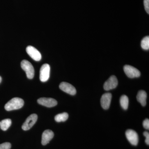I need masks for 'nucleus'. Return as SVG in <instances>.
I'll return each instance as SVG.
<instances>
[{"instance_id":"1","label":"nucleus","mask_w":149,"mask_h":149,"mask_svg":"<svg viewBox=\"0 0 149 149\" xmlns=\"http://www.w3.org/2000/svg\"><path fill=\"white\" fill-rule=\"evenodd\" d=\"M24 104V102L22 99L15 97L6 104L5 109L8 111L19 109L23 106Z\"/></svg>"},{"instance_id":"11","label":"nucleus","mask_w":149,"mask_h":149,"mask_svg":"<svg viewBox=\"0 0 149 149\" xmlns=\"http://www.w3.org/2000/svg\"><path fill=\"white\" fill-rule=\"evenodd\" d=\"M111 98V94L110 93H105L102 96L101 99V104L104 109H108L109 108Z\"/></svg>"},{"instance_id":"14","label":"nucleus","mask_w":149,"mask_h":149,"mask_svg":"<svg viewBox=\"0 0 149 149\" xmlns=\"http://www.w3.org/2000/svg\"><path fill=\"white\" fill-rule=\"evenodd\" d=\"M12 121L10 119H4L0 122V128L4 131L7 130L11 125Z\"/></svg>"},{"instance_id":"3","label":"nucleus","mask_w":149,"mask_h":149,"mask_svg":"<svg viewBox=\"0 0 149 149\" xmlns=\"http://www.w3.org/2000/svg\"><path fill=\"white\" fill-rule=\"evenodd\" d=\"M124 72L129 78H133L139 77L141 72L136 68L130 65H125L123 68Z\"/></svg>"},{"instance_id":"2","label":"nucleus","mask_w":149,"mask_h":149,"mask_svg":"<svg viewBox=\"0 0 149 149\" xmlns=\"http://www.w3.org/2000/svg\"><path fill=\"white\" fill-rule=\"evenodd\" d=\"M22 69L26 72L27 78L32 79L35 75V70L32 64L28 61L24 60L21 63Z\"/></svg>"},{"instance_id":"10","label":"nucleus","mask_w":149,"mask_h":149,"mask_svg":"<svg viewBox=\"0 0 149 149\" xmlns=\"http://www.w3.org/2000/svg\"><path fill=\"white\" fill-rule=\"evenodd\" d=\"M37 102L40 105L49 108L56 106L57 104V101L51 98H40L37 100Z\"/></svg>"},{"instance_id":"15","label":"nucleus","mask_w":149,"mask_h":149,"mask_svg":"<svg viewBox=\"0 0 149 149\" xmlns=\"http://www.w3.org/2000/svg\"><path fill=\"white\" fill-rule=\"evenodd\" d=\"M68 118V113L66 112H64L57 115L54 118L56 122H61L66 121Z\"/></svg>"},{"instance_id":"19","label":"nucleus","mask_w":149,"mask_h":149,"mask_svg":"<svg viewBox=\"0 0 149 149\" xmlns=\"http://www.w3.org/2000/svg\"><path fill=\"white\" fill-rule=\"evenodd\" d=\"M145 10L148 14H149V0H144Z\"/></svg>"},{"instance_id":"4","label":"nucleus","mask_w":149,"mask_h":149,"mask_svg":"<svg viewBox=\"0 0 149 149\" xmlns=\"http://www.w3.org/2000/svg\"><path fill=\"white\" fill-rule=\"evenodd\" d=\"M50 67L49 64L46 63L43 65L40 70V80L42 82H47L50 77Z\"/></svg>"},{"instance_id":"16","label":"nucleus","mask_w":149,"mask_h":149,"mask_svg":"<svg viewBox=\"0 0 149 149\" xmlns=\"http://www.w3.org/2000/svg\"><path fill=\"white\" fill-rule=\"evenodd\" d=\"M120 104L123 109L126 110L128 108L129 100L128 97L125 95L121 96L120 98Z\"/></svg>"},{"instance_id":"20","label":"nucleus","mask_w":149,"mask_h":149,"mask_svg":"<svg viewBox=\"0 0 149 149\" xmlns=\"http://www.w3.org/2000/svg\"><path fill=\"white\" fill-rule=\"evenodd\" d=\"M143 126L144 128H146L147 130H149V120L148 118L145 119L143 122Z\"/></svg>"},{"instance_id":"17","label":"nucleus","mask_w":149,"mask_h":149,"mask_svg":"<svg viewBox=\"0 0 149 149\" xmlns=\"http://www.w3.org/2000/svg\"><path fill=\"white\" fill-rule=\"evenodd\" d=\"M141 46L142 49L146 50L149 49V37L146 36L143 38L141 41Z\"/></svg>"},{"instance_id":"8","label":"nucleus","mask_w":149,"mask_h":149,"mask_svg":"<svg viewBox=\"0 0 149 149\" xmlns=\"http://www.w3.org/2000/svg\"><path fill=\"white\" fill-rule=\"evenodd\" d=\"M118 82L117 78L112 75L106 81L104 85V88L105 91H109L115 89L117 87Z\"/></svg>"},{"instance_id":"18","label":"nucleus","mask_w":149,"mask_h":149,"mask_svg":"<svg viewBox=\"0 0 149 149\" xmlns=\"http://www.w3.org/2000/svg\"><path fill=\"white\" fill-rule=\"evenodd\" d=\"M11 147L10 143L8 142L0 144V149H10Z\"/></svg>"},{"instance_id":"21","label":"nucleus","mask_w":149,"mask_h":149,"mask_svg":"<svg viewBox=\"0 0 149 149\" xmlns=\"http://www.w3.org/2000/svg\"><path fill=\"white\" fill-rule=\"evenodd\" d=\"M143 135L144 136L146 137V140H145V142H146V143L147 145H149V132H147V131H146V132H144L143 133Z\"/></svg>"},{"instance_id":"22","label":"nucleus","mask_w":149,"mask_h":149,"mask_svg":"<svg viewBox=\"0 0 149 149\" xmlns=\"http://www.w3.org/2000/svg\"><path fill=\"white\" fill-rule=\"evenodd\" d=\"M1 81H2V78H1V76H0V83H1Z\"/></svg>"},{"instance_id":"6","label":"nucleus","mask_w":149,"mask_h":149,"mask_svg":"<svg viewBox=\"0 0 149 149\" xmlns=\"http://www.w3.org/2000/svg\"><path fill=\"white\" fill-rule=\"evenodd\" d=\"M125 136L130 144L135 146L138 145L139 143V136L136 131L131 129H129L125 132Z\"/></svg>"},{"instance_id":"5","label":"nucleus","mask_w":149,"mask_h":149,"mask_svg":"<svg viewBox=\"0 0 149 149\" xmlns=\"http://www.w3.org/2000/svg\"><path fill=\"white\" fill-rule=\"evenodd\" d=\"M26 52L29 56L35 61H40L42 59V55L40 52L32 46H28L26 48Z\"/></svg>"},{"instance_id":"12","label":"nucleus","mask_w":149,"mask_h":149,"mask_svg":"<svg viewBox=\"0 0 149 149\" xmlns=\"http://www.w3.org/2000/svg\"><path fill=\"white\" fill-rule=\"evenodd\" d=\"M54 133L52 130H47L43 132L42 135V143L43 146H45L53 138Z\"/></svg>"},{"instance_id":"9","label":"nucleus","mask_w":149,"mask_h":149,"mask_svg":"<svg viewBox=\"0 0 149 149\" xmlns=\"http://www.w3.org/2000/svg\"><path fill=\"white\" fill-rule=\"evenodd\" d=\"M59 88L61 91L69 95H74L76 94V90L74 86L66 82H62L59 85Z\"/></svg>"},{"instance_id":"7","label":"nucleus","mask_w":149,"mask_h":149,"mask_svg":"<svg viewBox=\"0 0 149 149\" xmlns=\"http://www.w3.org/2000/svg\"><path fill=\"white\" fill-rule=\"evenodd\" d=\"M38 116L36 114L29 116L22 125V129L24 130H29L32 128L37 121Z\"/></svg>"},{"instance_id":"13","label":"nucleus","mask_w":149,"mask_h":149,"mask_svg":"<svg viewBox=\"0 0 149 149\" xmlns=\"http://www.w3.org/2000/svg\"><path fill=\"white\" fill-rule=\"evenodd\" d=\"M147 98V93L144 91H140L137 95V99L143 106H145L146 104Z\"/></svg>"}]
</instances>
